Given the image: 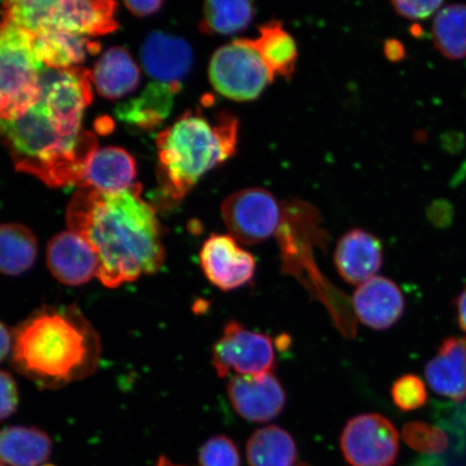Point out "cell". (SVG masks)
<instances>
[{"mask_svg": "<svg viewBox=\"0 0 466 466\" xmlns=\"http://www.w3.org/2000/svg\"><path fill=\"white\" fill-rule=\"evenodd\" d=\"M396 14L408 20H423L439 13L444 5L440 0H416V2H396L391 3Z\"/></svg>", "mask_w": 466, "mask_h": 466, "instance_id": "cell-32", "label": "cell"}, {"mask_svg": "<svg viewBox=\"0 0 466 466\" xmlns=\"http://www.w3.org/2000/svg\"><path fill=\"white\" fill-rule=\"evenodd\" d=\"M33 46L38 61L52 69L76 67L87 56L97 54L101 49L100 44L84 35L56 28L33 34Z\"/></svg>", "mask_w": 466, "mask_h": 466, "instance_id": "cell-20", "label": "cell"}, {"mask_svg": "<svg viewBox=\"0 0 466 466\" xmlns=\"http://www.w3.org/2000/svg\"><path fill=\"white\" fill-rule=\"evenodd\" d=\"M38 244L25 226H0V272L16 277L31 269L37 258Z\"/></svg>", "mask_w": 466, "mask_h": 466, "instance_id": "cell-26", "label": "cell"}, {"mask_svg": "<svg viewBox=\"0 0 466 466\" xmlns=\"http://www.w3.org/2000/svg\"><path fill=\"white\" fill-rule=\"evenodd\" d=\"M208 79L221 96L236 102L254 101L273 79L252 39H236L215 50Z\"/></svg>", "mask_w": 466, "mask_h": 466, "instance_id": "cell-7", "label": "cell"}, {"mask_svg": "<svg viewBox=\"0 0 466 466\" xmlns=\"http://www.w3.org/2000/svg\"><path fill=\"white\" fill-rule=\"evenodd\" d=\"M11 352L20 374L39 388L57 389L96 371L101 341L77 307L46 306L17 326Z\"/></svg>", "mask_w": 466, "mask_h": 466, "instance_id": "cell-2", "label": "cell"}, {"mask_svg": "<svg viewBox=\"0 0 466 466\" xmlns=\"http://www.w3.org/2000/svg\"><path fill=\"white\" fill-rule=\"evenodd\" d=\"M296 466H309V465H307V464H305V463H299V464H297Z\"/></svg>", "mask_w": 466, "mask_h": 466, "instance_id": "cell-39", "label": "cell"}, {"mask_svg": "<svg viewBox=\"0 0 466 466\" xmlns=\"http://www.w3.org/2000/svg\"><path fill=\"white\" fill-rule=\"evenodd\" d=\"M212 363L219 378L261 376L276 366L275 343L271 337L249 330L237 320L227 323L212 349Z\"/></svg>", "mask_w": 466, "mask_h": 466, "instance_id": "cell-9", "label": "cell"}, {"mask_svg": "<svg viewBox=\"0 0 466 466\" xmlns=\"http://www.w3.org/2000/svg\"><path fill=\"white\" fill-rule=\"evenodd\" d=\"M404 439L413 448L428 451L444 450L447 439L441 430L424 422H411L404 427Z\"/></svg>", "mask_w": 466, "mask_h": 466, "instance_id": "cell-31", "label": "cell"}, {"mask_svg": "<svg viewBox=\"0 0 466 466\" xmlns=\"http://www.w3.org/2000/svg\"><path fill=\"white\" fill-rule=\"evenodd\" d=\"M255 8L248 0H211L203 5L200 31L208 35H233L252 22Z\"/></svg>", "mask_w": 466, "mask_h": 466, "instance_id": "cell-27", "label": "cell"}, {"mask_svg": "<svg viewBox=\"0 0 466 466\" xmlns=\"http://www.w3.org/2000/svg\"><path fill=\"white\" fill-rule=\"evenodd\" d=\"M92 73L83 67L40 72V97L49 114L72 133L81 132L85 109L92 102Z\"/></svg>", "mask_w": 466, "mask_h": 466, "instance_id": "cell-11", "label": "cell"}, {"mask_svg": "<svg viewBox=\"0 0 466 466\" xmlns=\"http://www.w3.org/2000/svg\"><path fill=\"white\" fill-rule=\"evenodd\" d=\"M238 121L230 113L218 112L213 119L200 112H187L157 137V168L163 194L180 201L204 174L235 156Z\"/></svg>", "mask_w": 466, "mask_h": 466, "instance_id": "cell-4", "label": "cell"}, {"mask_svg": "<svg viewBox=\"0 0 466 466\" xmlns=\"http://www.w3.org/2000/svg\"><path fill=\"white\" fill-rule=\"evenodd\" d=\"M200 265L209 283L223 291L248 284L256 271L254 256L229 235H212L204 242Z\"/></svg>", "mask_w": 466, "mask_h": 466, "instance_id": "cell-12", "label": "cell"}, {"mask_svg": "<svg viewBox=\"0 0 466 466\" xmlns=\"http://www.w3.org/2000/svg\"><path fill=\"white\" fill-rule=\"evenodd\" d=\"M0 141L17 171L32 174L51 187L77 185L98 149L92 132H69L38 100L25 115L0 121Z\"/></svg>", "mask_w": 466, "mask_h": 466, "instance_id": "cell-3", "label": "cell"}, {"mask_svg": "<svg viewBox=\"0 0 466 466\" xmlns=\"http://www.w3.org/2000/svg\"><path fill=\"white\" fill-rule=\"evenodd\" d=\"M221 218L238 244L255 246L277 235L282 219V201L259 187L233 192L221 203Z\"/></svg>", "mask_w": 466, "mask_h": 466, "instance_id": "cell-8", "label": "cell"}, {"mask_svg": "<svg viewBox=\"0 0 466 466\" xmlns=\"http://www.w3.org/2000/svg\"><path fill=\"white\" fill-rule=\"evenodd\" d=\"M425 377L437 394L458 403L466 400V337L442 341L436 357L425 366Z\"/></svg>", "mask_w": 466, "mask_h": 466, "instance_id": "cell-19", "label": "cell"}, {"mask_svg": "<svg viewBox=\"0 0 466 466\" xmlns=\"http://www.w3.org/2000/svg\"><path fill=\"white\" fill-rule=\"evenodd\" d=\"M0 466H7V465H5L3 462H0Z\"/></svg>", "mask_w": 466, "mask_h": 466, "instance_id": "cell-40", "label": "cell"}, {"mask_svg": "<svg viewBox=\"0 0 466 466\" xmlns=\"http://www.w3.org/2000/svg\"><path fill=\"white\" fill-rule=\"evenodd\" d=\"M52 442L48 434L33 427L0 430V462L9 466H39L49 459Z\"/></svg>", "mask_w": 466, "mask_h": 466, "instance_id": "cell-23", "label": "cell"}, {"mask_svg": "<svg viewBox=\"0 0 466 466\" xmlns=\"http://www.w3.org/2000/svg\"><path fill=\"white\" fill-rule=\"evenodd\" d=\"M394 404L403 411L419 410L428 400V392L420 377L405 375L398 379L391 389Z\"/></svg>", "mask_w": 466, "mask_h": 466, "instance_id": "cell-30", "label": "cell"}, {"mask_svg": "<svg viewBox=\"0 0 466 466\" xmlns=\"http://www.w3.org/2000/svg\"><path fill=\"white\" fill-rule=\"evenodd\" d=\"M247 458L249 466H296L295 441L277 425L261 428L249 437Z\"/></svg>", "mask_w": 466, "mask_h": 466, "instance_id": "cell-25", "label": "cell"}, {"mask_svg": "<svg viewBox=\"0 0 466 466\" xmlns=\"http://www.w3.org/2000/svg\"><path fill=\"white\" fill-rule=\"evenodd\" d=\"M334 261L343 281L360 287L380 270L383 262L382 244L369 231L350 230L338 241Z\"/></svg>", "mask_w": 466, "mask_h": 466, "instance_id": "cell-17", "label": "cell"}, {"mask_svg": "<svg viewBox=\"0 0 466 466\" xmlns=\"http://www.w3.org/2000/svg\"><path fill=\"white\" fill-rule=\"evenodd\" d=\"M46 264L58 282L71 287L89 282L97 277L98 264L95 250L71 230L52 238L46 249Z\"/></svg>", "mask_w": 466, "mask_h": 466, "instance_id": "cell-14", "label": "cell"}, {"mask_svg": "<svg viewBox=\"0 0 466 466\" xmlns=\"http://www.w3.org/2000/svg\"><path fill=\"white\" fill-rule=\"evenodd\" d=\"M340 447L352 466H392L400 451V436L391 421L379 413L350 419Z\"/></svg>", "mask_w": 466, "mask_h": 466, "instance_id": "cell-10", "label": "cell"}, {"mask_svg": "<svg viewBox=\"0 0 466 466\" xmlns=\"http://www.w3.org/2000/svg\"><path fill=\"white\" fill-rule=\"evenodd\" d=\"M384 52H386V56L389 60L393 62L400 61L405 56L403 45L394 39L387 42L386 46H384Z\"/></svg>", "mask_w": 466, "mask_h": 466, "instance_id": "cell-36", "label": "cell"}, {"mask_svg": "<svg viewBox=\"0 0 466 466\" xmlns=\"http://www.w3.org/2000/svg\"><path fill=\"white\" fill-rule=\"evenodd\" d=\"M69 230L97 256V279L107 288L158 272L165 262L161 224L141 198V186L116 195L81 188L69 203Z\"/></svg>", "mask_w": 466, "mask_h": 466, "instance_id": "cell-1", "label": "cell"}, {"mask_svg": "<svg viewBox=\"0 0 466 466\" xmlns=\"http://www.w3.org/2000/svg\"><path fill=\"white\" fill-rule=\"evenodd\" d=\"M352 306L355 318L367 328L383 330L403 316L405 299L392 279L374 277L354 291Z\"/></svg>", "mask_w": 466, "mask_h": 466, "instance_id": "cell-15", "label": "cell"}, {"mask_svg": "<svg viewBox=\"0 0 466 466\" xmlns=\"http://www.w3.org/2000/svg\"><path fill=\"white\" fill-rule=\"evenodd\" d=\"M258 31L259 36L252 39V43L267 68L275 78H290L299 60V49L293 36L279 21L268 22Z\"/></svg>", "mask_w": 466, "mask_h": 466, "instance_id": "cell-24", "label": "cell"}, {"mask_svg": "<svg viewBox=\"0 0 466 466\" xmlns=\"http://www.w3.org/2000/svg\"><path fill=\"white\" fill-rule=\"evenodd\" d=\"M416 466H424V465H416Z\"/></svg>", "mask_w": 466, "mask_h": 466, "instance_id": "cell-41", "label": "cell"}, {"mask_svg": "<svg viewBox=\"0 0 466 466\" xmlns=\"http://www.w3.org/2000/svg\"><path fill=\"white\" fill-rule=\"evenodd\" d=\"M156 466H183V465L174 464L170 461V460L167 459L166 457H161L158 460V463H157Z\"/></svg>", "mask_w": 466, "mask_h": 466, "instance_id": "cell-38", "label": "cell"}, {"mask_svg": "<svg viewBox=\"0 0 466 466\" xmlns=\"http://www.w3.org/2000/svg\"><path fill=\"white\" fill-rule=\"evenodd\" d=\"M19 405V390L13 376L0 370V421L13 416Z\"/></svg>", "mask_w": 466, "mask_h": 466, "instance_id": "cell-33", "label": "cell"}, {"mask_svg": "<svg viewBox=\"0 0 466 466\" xmlns=\"http://www.w3.org/2000/svg\"><path fill=\"white\" fill-rule=\"evenodd\" d=\"M116 7V3L105 0H16L4 3L2 14L4 21L33 34L56 28L87 37L101 36L118 28Z\"/></svg>", "mask_w": 466, "mask_h": 466, "instance_id": "cell-5", "label": "cell"}, {"mask_svg": "<svg viewBox=\"0 0 466 466\" xmlns=\"http://www.w3.org/2000/svg\"><path fill=\"white\" fill-rule=\"evenodd\" d=\"M125 5L134 15L143 17L157 13L162 7L163 3L154 0V2H126Z\"/></svg>", "mask_w": 466, "mask_h": 466, "instance_id": "cell-34", "label": "cell"}, {"mask_svg": "<svg viewBox=\"0 0 466 466\" xmlns=\"http://www.w3.org/2000/svg\"><path fill=\"white\" fill-rule=\"evenodd\" d=\"M33 33L13 23H0V121L19 118L40 97V72Z\"/></svg>", "mask_w": 466, "mask_h": 466, "instance_id": "cell-6", "label": "cell"}, {"mask_svg": "<svg viewBox=\"0 0 466 466\" xmlns=\"http://www.w3.org/2000/svg\"><path fill=\"white\" fill-rule=\"evenodd\" d=\"M14 335L5 325L0 322V362L7 358L10 351H13Z\"/></svg>", "mask_w": 466, "mask_h": 466, "instance_id": "cell-35", "label": "cell"}, {"mask_svg": "<svg viewBox=\"0 0 466 466\" xmlns=\"http://www.w3.org/2000/svg\"><path fill=\"white\" fill-rule=\"evenodd\" d=\"M199 463L201 466H241L240 453L228 436L218 435L200 448Z\"/></svg>", "mask_w": 466, "mask_h": 466, "instance_id": "cell-29", "label": "cell"}, {"mask_svg": "<svg viewBox=\"0 0 466 466\" xmlns=\"http://www.w3.org/2000/svg\"><path fill=\"white\" fill-rule=\"evenodd\" d=\"M137 162L125 149H97L86 167L80 188H90L102 194L116 195L136 186Z\"/></svg>", "mask_w": 466, "mask_h": 466, "instance_id": "cell-18", "label": "cell"}, {"mask_svg": "<svg viewBox=\"0 0 466 466\" xmlns=\"http://www.w3.org/2000/svg\"><path fill=\"white\" fill-rule=\"evenodd\" d=\"M227 393L233 410L248 422L275 420L287 404V393L273 372L232 377Z\"/></svg>", "mask_w": 466, "mask_h": 466, "instance_id": "cell-13", "label": "cell"}, {"mask_svg": "<svg viewBox=\"0 0 466 466\" xmlns=\"http://www.w3.org/2000/svg\"><path fill=\"white\" fill-rule=\"evenodd\" d=\"M92 80L102 96L116 100L137 89L141 74L129 52L114 46L98 58Z\"/></svg>", "mask_w": 466, "mask_h": 466, "instance_id": "cell-21", "label": "cell"}, {"mask_svg": "<svg viewBox=\"0 0 466 466\" xmlns=\"http://www.w3.org/2000/svg\"><path fill=\"white\" fill-rule=\"evenodd\" d=\"M458 320L460 328L466 331V288L456 300Z\"/></svg>", "mask_w": 466, "mask_h": 466, "instance_id": "cell-37", "label": "cell"}, {"mask_svg": "<svg viewBox=\"0 0 466 466\" xmlns=\"http://www.w3.org/2000/svg\"><path fill=\"white\" fill-rule=\"evenodd\" d=\"M141 58L145 71L157 83L182 86V79L190 71L194 54L183 38L154 32L144 40Z\"/></svg>", "mask_w": 466, "mask_h": 466, "instance_id": "cell-16", "label": "cell"}, {"mask_svg": "<svg viewBox=\"0 0 466 466\" xmlns=\"http://www.w3.org/2000/svg\"><path fill=\"white\" fill-rule=\"evenodd\" d=\"M180 86L156 81L146 87L141 96L119 105L116 115L121 121L139 129L153 130L170 114L174 96Z\"/></svg>", "mask_w": 466, "mask_h": 466, "instance_id": "cell-22", "label": "cell"}, {"mask_svg": "<svg viewBox=\"0 0 466 466\" xmlns=\"http://www.w3.org/2000/svg\"><path fill=\"white\" fill-rule=\"evenodd\" d=\"M432 36L436 49L448 60L466 57V5H445L435 15Z\"/></svg>", "mask_w": 466, "mask_h": 466, "instance_id": "cell-28", "label": "cell"}]
</instances>
